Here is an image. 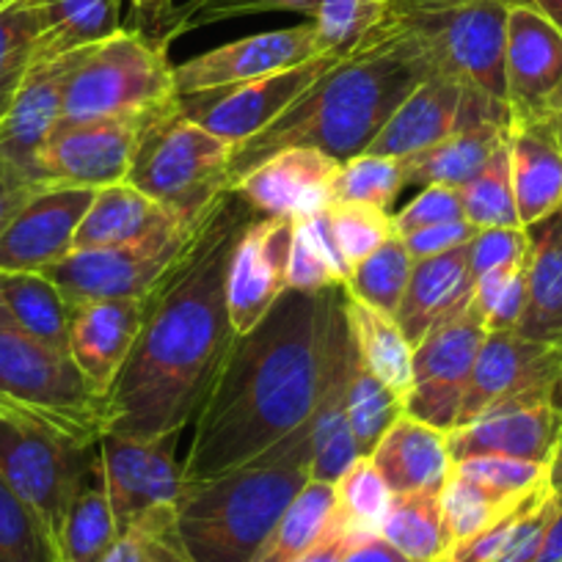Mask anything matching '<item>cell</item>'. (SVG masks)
Here are the masks:
<instances>
[{
    "mask_svg": "<svg viewBox=\"0 0 562 562\" xmlns=\"http://www.w3.org/2000/svg\"><path fill=\"white\" fill-rule=\"evenodd\" d=\"M562 436V419L549 403V392L518 394L491 405L467 425L447 434L452 463L474 456H505L551 463Z\"/></svg>",
    "mask_w": 562,
    "mask_h": 562,
    "instance_id": "obj_16",
    "label": "cell"
},
{
    "mask_svg": "<svg viewBox=\"0 0 562 562\" xmlns=\"http://www.w3.org/2000/svg\"><path fill=\"white\" fill-rule=\"evenodd\" d=\"M334 494H337L334 516L348 529L350 538L364 540L381 535L394 494L370 456H361L350 463L348 472L334 483Z\"/></svg>",
    "mask_w": 562,
    "mask_h": 562,
    "instance_id": "obj_40",
    "label": "cell"
},
{
    "mask_svg": "<svg viewBox=\"0 0 562 562\" xmlns=\"http://www.w3.org/2000/svg\"><path fill=\"white\" fill-rule=\"evenodd\" d=\"M295 221L257 213L240 232L226 276V301L235 334H248L288 290Z\"/></svg>",
    "mask_w": 562,
    "mask_h": 562,
    "instance_id": "obj_18",
    "label": "cell"
},
{
    "mask_svg": "<svg viewBox=\"0 0 562 562\" xmlns=\"http://www.w3.org/2000/svg\"><path fill=\"white\" fill-rule=\"evenodd\" d=\"M507 0H392L383 29L411 34L436 72L507 105Z\"/></svg>",
    "mask_w": 562,
    "mask_h": 562,
    "instance_id": "obj_6",
    "label": "cell"
},
{
    "mask_svg": "<svg viewBox=\"0 0 562 562\" xmlns=\"http://www.w3.org/2000/svg\"><path fill=\"white\" fill-rule=\"evenodd\" d=\"M345 315L361 364L405 403L414 386V345L405 339L394 317L370 310L348 290H345Z\"/></svg>",
    "mask_w": 562,
    "mask_h": 562,
    "instance_id": "obj_33",
    "label": "cell"
},
{
    "mask_svg": "<svg viewBox=\"0 0 562 562\" xmlns=\"http://www.w3.org/2000/svg\"><path fill=\"white\" fill-rule=\"evenodd\" d=\"M180 436H124L108 430L100 439V463L119 532L140 524L175 521L186 491V469L177 461Z\"/></svg>",
    "mask_w": 562,
    "mask_h": 562,
    "instance_id": "obj_10",
    "label": "cell"
},
{
    "mask_svg": "<svg viewBox=\"0 0 562 562\" xmlns=\"http://www.w3.org/2000/svg\"><path fill=\"white\" fill-rule=\"evenodd\" d=\"M381 538L411 562H441L450 551L441 494H394Z\"/></svg>",
    "mask_w": 562,
    "mask_h": 562,
    "instance_id": "obj_37",
    "label": "cell"
},
{
    "mask_svg": "<svg viewBox=\"0 0 562 562\" xmlns=\"http://www.w3.org/2000/svg\"><path fill=\"white\" fill-rule=\"evenodd\" d=\"M463 91L467 86L452 80L450 75L434 72L419 89H414L400 102L367 153L378 158L403 160L445 140L458 130Z\"/></svg>",
    "mask_w": 562,
    "mask_h": 562,
    "instance_id": "obj_27",
    "label": "cell"
},
{
    "mask_svg": "<svg viewBox=\"0 0 562 562\" xmlns=\"http://www.w3.org/2000/svg\"><path fill=\"white\" fill-rule=\"evenodd\" d=\"M342 293L284 290L251 331L237 334L196 416L186 480L232 472L312 425Z\"/></svg>",
    "mask_w": 562,
    "mask_h": 562,
    "instance_id": "obj_2",
    "label": "cell"
},
{
    "mask_svg": "<svg viewBox=\"0 0 562 562\" xmlns=\"http://www.w3.org/2000/svg\"><path fill=\"white\" fill-rule=\"evenodd\" d=\"M328 218H331L334 237H337L339 248H342L345 262L350 270L370 257L372 251L397 237V224L389 210L372 207V204L361 202H334L328 207Z\"/></svg>",
    "mask_w": 562,
    "mask_h": 562,
    "instance_id": "obj_48",
    "label": "cell"
},
{
    "mask_svg": "<svg viewBox=\"0 0 562 562\" xmlns=\"http://www.w3.org/2000/svg\"><path fill=\"white\" fill-rule=\"evenodd\" d=\"M527 496L529 494L502 496L496 494V491L485 488V485L474 483V480H467L461 477V474L452 472L445 491H441V516H445L450 549L452 546L463 543V540L474 538V535L483 532V529H488L491 524L499 521L505 513H510L513 507L521 505Z\"/></svg>",
    "mask_w": 562,
    "mask_h": 562,
    "instance_id": "obj_43",
    "label": "cell"
},
{
    "mask_svg": "<svg viewBox=\"0 0 562 562\" xmlns=\"http://www.w3.org/2000/svg\"><path fill=\"white\" fill-rule=\"evenodd\" d=\"M527 262L488 270L474 284V304L483 315L485 331H516L527 306Z\"/></svg>",
    "mask_w": 562,
    "mask_h": 562,
    "instance_id": "obj_49",
    "label": "cell"
},
{
    "mask_svg": "<svg viewBox=\"0 0 562 562\" xmlns=\"http://www.w3.org/2000/svg\"><path fill=\"white\" fill-rule=\"evenodd\" d=\"M485 323L474 299L450 321L439 323L414 348V386L405 414L450 434L461 414L474 361L485 342Z\"/></svg>",
    "mask_w": 562,
    "mask_h": 562,
    "instance_id": "obj_12",
    "label": "cell"
},
{
    "mask_svg": "<svg viewBox=\"0 0 562 562\" xmlns=\"http://www.w3.org/2000/svg\"><path fill=\"white\" fill-rule=\"evenodd\" d=\"M42 188V182L31 180L29 175H23L20 169H14L12 164L0 158V235L7 232V226L12 224L14 215L23 210V204L34 196Z\"/></svg>",
    "mask_w": 562,
    "mask_h": 562,
    "instance_id": "obj_56",
    "label": "cell"
},
{
    "mask_svg": "<svg viewBox=\"0 0 562 562\" xmlns=\"http://www.w3.org/2000/svg\"><path fill=\"white\" fill-rule=\"evenodd\" d=\"M549 403H551V408H554L557 414H560V419H562V359H560V367H557L554 381H551Z\"/></svg>",
    "mask_w": 562,
    "mask_h": 562,
    "instance_id": "obj_62",
    "label": "cell"
},
{
    "mask_svg": "<svg viewBox=\"0 0 562 562\" xmlns=\"http://www.w3.org/2000/svg\"><path fill=\"white\" fill-rule=\"evenodd\" d=\"M350 265L334 237L328 210L295 221L293 248L288 265V290L321 293L328 288H345L350 279Z\"/></svg>",
    "mask_w": 562,
    "mask_h": 562,
    "instance_id": "obj_36",
    "label": "cell"
},
{
    "mask_svg": "<svg viewBox=\"0 0 562 562\" xmlns=\"http://www.w3.org/2000/svg\"><path fill=\"white\" fill-rule=\"evenodd\" d=\"M86 50L47 58V61H34L23 86H20L18 97L9 105L7 116L0 119V158L23 171V175H29L31 180H36V155L61 124L67 83L75 69H78V64L83 61Z\"/></svg>",
    "mask_w": 562,
    "mask_h": 562,
    "instance_id": "obj_22",
    "label": "cell"
},
{
    "mask_svg": "<svg viewBox=\"0 0 562 562\" xmlns=\"http://www.w3.org/2000/svg\"><path fill=\"white\" fill-rule=\"evenodd\" d=\"M463 218L474 229H491V226H505L516 229L521 226L516 207V193H513V171H510V149L507 138L488 164L483 166L477 177L469 186L461 188Z\"/></svg>",
    "mask_w": 562,
    "mask_h": 562,
    "instance_id": "obj_44",
    "label": "cell"
},
{
    "mask_svg": "<svg viewBox=\"0 0 562 562\" xmlns=\"http://www.w3.org/2000/svg\"><path fill=\"white\" fill-rule=\"evenodd\" d=\"M405 169L397 158H378V155H356L339 164L331 186L334 202H361L372 207L389 210L394 199L403 193Z\"/></svg>",
    "mask_w": 562,
    "mask_h": 562,
    "instance_id": "obj_47",
    "label": "cell"
},
{
    "mask_svg": "<svg viewBox=\"0 0 562 562\" xmlns=\"http://www.w3.org/2000/svg\"><path fill=\"white\" fill-rule=\"evenodd\" d=\"M0 562H61L40 513L0 477Z\"/></svg>",
    "mask_w": 562,
    "mask_h": 562,
    "instance_id": "obj_46",
    "label": "cell"
},
{
    "mask_svg": "<svg viewBox=\"0 0 562 562\" xmlns=\"http://www.w3.org/2000/svg\"><path fill=\"white\" fill-rule=\"evenodd\" d=\"M97 458L100 441L0 394V477L40 513L56 546L64 516Z\"/></svg>",
    "mask_w": 562,
    "mask_h": 562,
    "instance_id": "obj_5",
    "label": "cell"
},
{
    "mask_svg": "<svg viewBox=\"0 0 562 562\" xmlns=\"http://www.w3.org/2000/svg\"><path fill=\"white\" fill-rule=\"evenodd\" d=\"M507 149H510L518 221L527 229L562 207L560 113L540 122L510 124Z\"/></svg>",
    "mask_w": 562,
    "mask_h": 562,
    "instance_id": "obj_25",
    "label": "cell"
},
{
    "mask_svg": "<svg viewBox=\"0 0 562 562\" xmlns=\"http://www.w3.org/2000/svg\"><path fill=\"white\" fill-rule=\"evenodd\" d=\"M337 507L331 483L312 480L279 518L251 562H295L323 532Z\"/></svg>",
    "mask_w": 562,
    "mask_h": 562,
    "instance_id": "obj_38",
    "label": "cell"
},
{
    "mask_svg": "<svg viewBox=\"0 0 562 562\" xmlns=\"http://www.w3.org/2000/svg\"><path fill=\"white\" fill-rule=\"evenodd\" d=\"M312 483V425L254 461L188 480L177 505V532L193 562H251L259 546Z\"/></svg>",
    "mask_w": 562,
    "mask_h": 562,
    "instance_id": "obj_4",
    "label": "cell"
},
{
    "mask_svg": "<svg viewBox=\"0 0 562 562\" xmlns=\"http://www.w3.org/2000/svg\"><path fill=\"white\" fill-rule=\"evenodd\" d=\"M505 124H474V127H461L434 147L403 158L405 186H447L458 188L474 180L488 164L491 155L505 144L507 138Z\"/></svg>",
    "mask_w": 562,
    "mask_h": 562,
    "instance_id": "obj_31",
    "label": "cell"
},
{
    "mask_svg": "<svg viewBox=\"0 0 562 562\" xmlns=\"http://www.w3.org/2000/svg\"><path fill=\"white\" fill-rule=\"evenodd\" d=\"M560 130H562V105H560Z\"/></svg>",
    "mask_w": 562,
    "mask_h": 562,
    "instance_id": "obj_63",
    "label": "cell"
},
{
    "mask_svg": "<svg viewBox=\"0 0 562 562\" xmlns=\"http://www.w3.org/2000/svg\"><path fill=\"white\" fill-rule=\"evenodd\" d=\"M392 0H321L310 18L323 56L348 58L381 36Z\"/></svg>",
    "mask_w": 562,
    "mask_h": 562,
    "instance_id": "obj_39",
    "label": "cell"
},
{
    "mask_svg": "<svg viewBox=\"0 0 562 562\" xmlns=\"http://www.w3.org/2000/svg\"><path fill=\"white\" fill-rule=\"evenodd\" d=\"M144 323V299H94L69 304V353L105 392L127 361Z\"/></svg>",
    "mask_w": 562,
    "mask_h": 562,
    "instance_id": "obj_24",
    "label": "cell"
},
{
    "mask_svg": "<svg viewBox=\"0 0 562 562\" xmlns=\"http://www.w3.org/2000/svg\"><path fill=\"white\" fill-rule=\"evenodd\" d=\"M434 72L428 50L414 36L383 29L375 42L334 64L262 133L232 149L226 191L288 147L321 149L339 164L364 155L400 102Z\"/></svg>",
    "mask_w": 562,
    "mask_h": 562,
    "instance_id": "obj_3",
    "label": "cell"
},
{
    "mask_svg": "<svg viewBox=\"0 0 562 562\" xmlns=\"http://www.w3.org/2000/svg\"><path fill=\"white\" fill-rule=\"evenodd\" d=\"M535 562H562V496L560 505H557L554 518L549 524V532H546L543 546H540Z\"/></svg>",
    "mask_w": 562,
    "mask_h": 562,
    "instance_id": "obj_60",
    "label": "cell"
},
{
    "mask_svg": "<svg viewBox=\"0 0 562 562\" xmlns=\"http://www.w3.org/2000/svg\"><path fill=\"white\" fill-rule=\"evenodd\" d=\"M474 235H477V229H474L467 218H461L450 221V224H434L425 226V229H414L408 232V235L400 237H403L405 248H408V254L414 257V262H419V259L439 257V254L452 251V248L467 246Z\"/></svg>",
    "mask_w": 562,
    "mask_h": 562,
    "instance_id": "obj_55",
    "label": "cell"
},
{
    "mask_svg": "<svg viewBox=\"0 0 562 562\" xmlns=\"http://www.w3.org/2000/svg\"><path fill=\"white\" fill-rule=\"evenodd\" d=\"M175 97L169 45L124 25L111 40L86 50L67 83L61 124L149 113Z\"/></svg>",
    "mask_w": 562,
    "mask_h": 562,
    "instance_id": "obj_8",
    "label": "cell"
},
{
    "mask_svg": "<svg viewBox=\"0 0 562 562\" xmlns=\"http://www.w3.org/2000/svg\"><path fill=\"white\" fill-rule=\"evenodd\" d=\"M507 3H524V7H532L535 12L543 14L546 20H551V23L562 31V0H507Z\"/></svg>",
    "mask_w": 562,
    "mask_h": 562,
    "instance_id": "obj_61",
    "label": "cell"
},
{
    "mask_svg": "<svg viewBox=\"0 0 562 562\" xmlns=\"http://www.w3.org/2000/svg\"><path fill=\"white\" fill-rule=\"evenodd\" d=\"M510 124L540 122L562 105V31L524 3H510L505 47Z\"/></svg>",
    "mask_w": 562,
    "mask_h": 562,
    "instance_id": "obj_15",
    "label": "cell"
},
{
    "mask_svg": "<svg viewBox=\"0 0 562 562\" xmlns=\"http://www.w3.org/2000/svg\"><path fill=\"white\" fill-rule=\"evenodd\" d=\"M339 562H411L408 557L400 554L392 543L375 535V538H364V540H356L345 557Z\"/></svg>",
    "mask_w": 562,
    "mask_h": 562,
    "instance_id": "obj_59",
    "label": "cell"
},
{
    "mask_svg": "<svg viewBox=\"0 0 562 562\" xmlns=\"http://www.w3.org/2000/svg\"><path fill=\"white\" fill-rule=\"evenodd\" d=\"M456 474L474 480L485 488L496 491L502 496H524L532 494L543 483H549V463L521 461V458L505 456H474L467 461H458Z\"/></svg>",
    "mask_w": 562,
    "mask_h": 562,
    "instance_id": "obj_51",
    "label": "cell"
},
{
    "mask_svg": "<svg viewBox=\"0 0 562 562\" xmlns=\"http://www.w3.org/2000/svg\"><path fill=\"white\" fill-rule=\"evenodd\" d=\"M317 56H323V53L317 47L312 23L254 34L177 64L175 91L177 94H191V91L248 83V80L268 78L281 69L299 67V64L312 61Z\"/></svg>",
    "mask_w": 562,
    "mask_h": 562,
    "instance_id": "obj_19",
    "label": "cell"
},
{
    "mask_svg": "<svg viewBox=\"0 0 562 562\" xmlns=\"http://www.w3.org/2000/svg\"><path fill=\"white\" fill-rule=\"evenodd\" d=\"M370 461L392 494H441L456 469L447 430L414 419L411 414L400 416L383 434L370 452Z\"/></svg>",
    "mask_w": 562,
    "mask_h": 562,
    "instance_id": "obj_26",
    "label": "cell"
},
{
    "mask_svg": "<svg viewBox=\"0 0 562 562\" xmlns=\"http://www.w3.org/2000/svg\"><path fill=\"white\" fill-rule=\"evenodd\" d=\"M356 364V345L345 315V293L337 306L328 345V367L321 400L312 416V480L337 483L359 456L348 422V386Z\"/></svg>",
    "mask_w": 562,
    "mask_h": 562,
    "instance_id": "obj_23",
    "label": "cell"
},
{
    "mask_svg": "<svg viewBox=\"0 0 562 562\" xmlns=\"http://www.w3.org/2000/svg\"><path fill=\"white\" fill-rule=\"evenodd\" d=\"M411 273H414V257L397 235L356 265L345 290L370 310L394 317L408 290Z\"/></svg>",
    "mask_w": 562,
    "mask_h": 562,
    "instance_id": "obj_42",
    "label": "cell"
},
{
    "mask_svg": "<svg viewBox=\"0 0 562 562\" xmlns=\"http://www.w3.org/2000/svg\"><path fill=\"white\" fill-rule=\"evenodd\" d=\"M529 257V232L524 226L505 229V226H491L477 229V235L469 240V270L477 284L480 276L488 270L505 268V265L524 262Z\"/></svg>",
    "mask_w": 562,
    "mask_h": 562,
    "instance_id": "obj_53",
    "label": "cell"
},
{
    "mask_svg": "<svg viewBox=\"0 0 562 562\" xmlns=\"http://www.w3.org/2000/svg\"><path fill=\"white\" fill-rule=\"evenodd\" d=\"M232 144L175 108H158L138 135L127 182L182 221H196L226 191Z\"/></svg>",
    "mask_w": 562,
    "mask_h": 562,
    "instance_id": "obj_7",
    "label": "cell"
},
{
    "mask_svg": "<svg viewBox=\"0 0 562 562\" xmlns=\"http://www.w3.org/2000/svg\"><path fill=\"white\" fill-rule=\"evenodd\" d=\"M40 47L36 0H0V119L18 97Z\"/></svg>",
    "mask_w": 562,
    "mask_h": 562,
    "instance_id": "obj_41",
    "label": "cell"
},
{
    "mask_svg": "<svg viewBox=\"0 0 562 562\" xmlns=\"http://www.w3.org/2000/svg\"><path fill=\"white\" fill-rule=\"evenodd\" d=\"M119 538V524L108 496L102 463L97 458L94 472L89 474L75 494L61 535H58V557L61 562H102Z\"/></svg>",
    "mask_w": 562,
    "mask_h": 562,
    "instance_id": "obj_35",
    "label": "cell"
},
{
    "mask_svg": "<svg viewBox=\"0 0 562 562\" xmlns=\"http://www.w3.org/2000/svg\"><path fill=\"white\" fill-rule=\"evenodd\" d=\"M0 394L91 441L108 434L105 392L89 381L72 353L12 328H0Z\"/></svg>",
    "mask_w": 562,
    "mask_h": 562,
    "instance_id": "obj_9",
    "label": "cell"
},
{
    "mask_svg": "<svg viewBox=\"0 0 562 562\" xmlns=\"http://www.w3.org/2000/svg\"><path fill=\"white\" fill-rule=\"evenodd\" d=\"M102 562H193L182 546L175 521L140 524L119 532L116 543Z\"/></svg>",
    "mask_w": 562,
    "mask_h": 562,
    "instance_id": "obj_52",
    "label": "cell"
},
{
    "mask_svg": "<svg viewBox=\"0 0 562 562\" xmlns=\"http://www.w3.org/2000/svg\"><path fill=\"white\" fill-rule=\"evenodd\" d=\"M149 113L58 124L34 160L36 182L91 188V191L124 182Z\"/></svg>",
    "mask_w": 562,
    "mask_h": 562,
    "instance_id": "obj_14",
    "label": "cell"
},
{
    "mask_svg": "<svg viewBox=\"0 0 562 562\" xmlns=\"http://www.w3.org/2000/svg\"><path fill=\"white\" fill-rule=\"evenodd\" d=\"M196 224V221H193ZM193 224L153 240L111 248H78L45 270L67 304L94 299H147L186 248Z\"/></svg>",
    "mask_w": 562,
    "mask_h": 562,
    "instance_id": "obj_11",
    "label": "cell"
},
{
    "mask_svg": "<svg viewBox=\"0 0 562 562\" xmlns=\"http://www.w3.org/2000/svg\"><path fill=\"white\" fill-rule=\"evenodd\" d=\"M353 543L356 540L350 538L348 529L339 524L337 516H331L326 532H323L321 538H317L315 543H312L295 562H339L345 557V551H348Z\"/></svg>",
    "mask_w": 562,
    "mask_h": 562,
    "instance_id": "obj_58",
    "label": "cell"
},
{
    "mask_svg": "<svg viewBox=\"0 0 562 562\" xmlns=\"http://www.w3.org/2000/svg\"><path fill=\"white\" fill-rule=\"evenodd\" d=\"M130 7H133V23L127 29H135L147 34L149 40L169 45L166 31H169L171 14L177 9L175 0H130Z\"/></svg>",
    "mask_w": 562,
    "mask_h": 562,
    "instance_id": "obj_57",
    "label": "cell"
},
{
    "mask_svg": "<svg viewBox=\"0 0 562 562\" xmlns=\"http://www.w3.org/2000/svg\"><path fill=\"white\" fill-rule=\"evenodd\" d=\"M0 328L69 350V304L45 273H0Z\"/></svg>",
    "mask_w": 562,
    "mask_h": 562,
    "instance_id": "obj_34",
    "label": "cell"
},
{
    "mask_svg": "<svg viewBox=\"0 0 562 562\" xmlns=\"http://www.w3.org/2000/svg\"><path fill=\"white\" fill-rule=\"evenodd\" d=\"M254 215L240 193H218L169 273L144 299L138 339L102 400L111 434L180 436L199 416L237 337L226 276Z\"/></svg>",
    "mask_w": 562,
    "mask_h": 562,
    "instance_id": "obj_1",
    "label": "cell"
},
{
    "mask_svg": "<svg viewBox=\"0 0 562 562\" xmlns=\"http://www.w3.org/2000/svg\"><path fill=\"white\" fill-rule=\"evenodd\" d=\"M562 348L532 342L518 331H488L474 361L458 425H467L502 400L549 392L560 367Z\"/></svg>",
    "mask_w": 562,
    "mask_h": 562,
    "instance_id": "obj_20",
    "label": "cell"
},
{
    "mask_svg": "<svg viewBox=\"0 0 562 562\" xmlns=\"http://www.w3.org/2000/svg\"><path fill=\"white\" fill-rule=\"evenodd\" d=\"M463 218V199L458 188L447 186H428L422 188L397 215H394V224H397L400 235H408L414 229H425V226L434 224H450V221Z\"/></svg>",
    "mask_w": 562,
    "mask_h": 562,
    "instance_id": "obj_54",
    "label": "cell"
},
{
    "mask_svg": "<svg viewBox=\"0 0 562 562\" xmlns=\"http://www.w3.org/2000/svg\"><path fill=\"white\" fill-rule=\"evenodd\" d=\"M321 0H188L171 14L166 40L169 45L180 40L188 31L204 29V25L224 23V20L251 18V14L265 12H299L312 18Z\"/></svg>",
    "mask_w": 562,
    "mask_h": 562,
    "instance_id": "obj_50",
    "label": "cell"
},
{
    "mask_svg": "<svg viewBox=\"0 0 562 562\" xmlns=\"http://www.w3.org/2000/svg\"><path fill=\"white\" fill-rule=\"evenodd\" d=\"M91 188L42 186L0 235V273H45L75 251Z\"/></svg>",
    "mask_w": 562,
    "mask_h": 562,
    "instance_id": "obj_17",
    "label": "cell"
},
{
    "mask_svg": "<svg viewBox=\"0 0 562 562\" xmlns=\"http://www.w3.org/2000/svg\"><path fill=\"white\" fill-rule=\"evenodd\" d=\"M40 47L36 61L86 50L124 29L122 0H36Z\"/></svg>",
    "mask_w": 562,
    "mask_h": 562,
    "instance_id": "obj_32",
    "label": "cell"
},
{
    "mask_svg": "<svg viewBox=\"0 0 562 562\" xmlns=\"http://www.w3.org/2000/svg\"><path fill=\"white\" fill-rule=\"evenodd\" d=\"M527 232V306L516 331L532 342L562 348V207Z\"/></svg>",
    "mask_w": 562,
    "mask_h": 562,
    "instance_id": "obj_30",
    "label": "cell"
},
{
    "mask_svg": "<svg viewBox=\"0 0 562 562\" xmlns=\"http://www.w3.org/2000/svg\"><path fill=\"white\" fill-rule=\"evenodd\" d=\"M337 169L339 160L321 149L288 147L248 171L232 191L240 193L257 213L301 221L331 207Z\"/></svg>",
    "mask_w": 562,
    "mask_h": 562,
    "instance_id": "obj_21",
    "label": "cell"
},
{
    "mask_svg": "<svg viewBox=\"0 0 562 562\" xmlns=\"http://www.w3.org/2000/svg\"><path fill=\"white\" fill-rule=\"evenodd\" d=\"M337 61H342V58L317 56L312 61L299 64V67L281 69V72L248 80V83L177 94L175 108L186 119L202 124L218 138L229 140L232 147H240L248 138L262 133L268 124H273Z\"/></svg>",
    "mask_w": 562,
    "mask_h": 562,
    "instance_id": "obj_13",
    "label": "cell"
},
{
    "mask_svg": "<svg viewBox=\"0 0 562 562\" xmlns=\"http://www.w3.org/2000/svg\"><path fill=\"white\" fill-rule=\"evenodd\" d=\"M474 299V276L469 270V243L439 257L414 262L394 323L411 345H419L439 323L450 321Z\"/></svg>",
    "mask_w": 562,
    "mask_h": 562,
    "instance_id": "obj_28",
    "label": "cell"
},
{
    "mask_svg": "<svg viewBox=\"0 0 562 562\" xmlns=\"http://www.w3.org/2000/svg\"><path fill=\"white\" fill-rule=\"evenodd\" d=\"M557 494H560V496H562V491H557Z\"/></svg>",
    "mask_w": 562,
    "mask_h": 562,
    "instance_id": "obj_64",
    "label": "cell"
},
{
    "mask_svg": "<svg viewBox=\"0 0 562 562\" xmlns=\"http://www.w3.org/2000/svg\"><path fill=\"white\" fill-rule=\"evenodd\" d=\"M405 414V403L386 386L378 381L370 370L359 361L356 353L353 372H350L348 386V422L353 430L359 456H370L378 441L383 439L394 422Z\"/></svg>",
    "mask_w": 562,
    "mask_h": 562,
    "instance_id": "obj_45",
    "label": "cell"
},
{
    "mask_svg": "<svg viewBox=\"0 0 562 562\" xmlns=\"http://www.w3.org/2000/svg\"><path fill=\"white\" fill-rule=\"evenodd\" d=\"M193 221L177 218L171 210L140 193L127 180L116 186L100 188L94 193L89 213L80 224L75 237V251L78 248H111L127 246V243L153 240V237L169 235L182 229Z\"/></svg>",
    "mask_w": 562,
    "mask_h": 562,
    "instance_id": "obj_29",
    "label": "cell"
}]
</instances>
